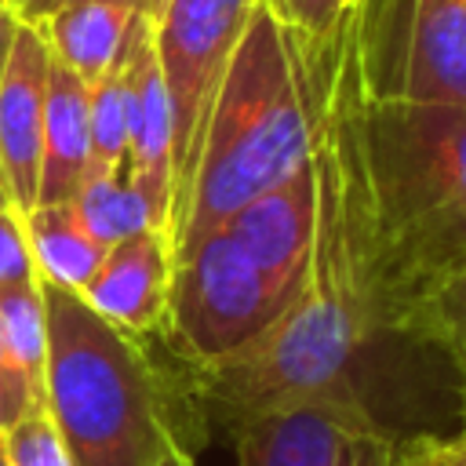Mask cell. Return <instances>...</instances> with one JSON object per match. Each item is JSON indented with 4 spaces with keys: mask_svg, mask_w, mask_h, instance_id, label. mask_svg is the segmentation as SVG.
Listing matches in <instances>:
<instances>
[{
    "mask_svg": "<svg viewBox=\"0 0 466 466\" xmlns=\"http://www.w3.org/2000/svg\"><path fill=\"white\" fill-rule=\"evenodd\" d=\"M299 44V40H295ZM313 106L317 226L295 302L233 357L193 368L204 400L233 422L313 397L350 379L375 339L371 218L360 153V69L346 22L324 44H299Z\"/></svg>",
    "mask_w": 466,
    "mask_h": 466,
    "instance_id": "6da1fadb",
    "label": "cell"
},
{
    "mask_svg": "<svg viewBox=\"0 0 466 466\" xmlns=\"http://www.w3.org/2000/svg\"><path fill=\"white\" fill-rule=\"evenodd\" d=\"M360 153L375 335H408L430 295L466 269V106L360 95Z\"/></svg>",
    "mask_w": 466,
    "mask_h": 466,
    "instance_id": "7a4b0ae2",
    "label": "cell"
},
{
    "mask_svg": "<svg viewBox=\"0 0 466 466\" xmlns=\"http://www.w3.org/2000/svg\"><path fill=\"white\" fill-rule=\"evenodd\" d=\"M313 157V106L299 44L269 0L251 15L215 91L175 222V262Z\"/></svg>",
    "mask_w": 466,
    "mask_h": 466,
    "instance_id": "3957f363",
    "label": "cell"
},
{
    "mask_svg": "<svg viewBox=\"0 0 466 466\" xmlns=\"http://www.w3.org/2000/svg\"><path fill=\"white\" fill-rule=\"evenodd\" d=\"M47 309L44 408L76 466H153L167 430L157 375L135 339L76 291L40 280Z\"/></svg>",
    "mask_w": 466,
    "mask_h": 466,
    "instance_id": "277c9868",
    "label": "cell"
},
{
    "mask_svg": "<svg viewBox=\"0 0 466 466\" xmlns=\"http://www.w3.org/2000/svg\"><path fill=\"white\" fill-rule=\"evenodd\" d=\"M364 98L466 106V0H350Z\"/></svg>",
    "mask_w": 466,
    "mask_h": 466,
    "instance_id": "5b68a950",
    "label": "cell"
},
{
    "mask_svg": "<svg viewBox=\"0 0 466 466\" xmlns=\"http://www.w3.org/2000/svg\"><path fill=\"white\" fill-rule=\"evenodd\" d=\"M291 302L295 291L266 277L229 229H215L175 262L164 324L193 368H208L255 342Z\"/></svg>",
    "mask_w": 466,
    "mask_h": 466,
    "instance_id": "8992f818",
    "label": "cell"
},
{
    "mask_svg": "<svg viewBox=\"0 0 466 466\" xmlns=\"http://www.w3.org/2000/svg\"><path fill=\"white\" fill-rule=\"evenodd\" d=\"M258 4L262 0H164L160 15L153 18V44H157L160 73L171 98V124H175L171 240H175V222L197 167L215 91Z\"/></svg>",
    "mask_w": 466,
    "mask_h": 466,
    "instance_id": "52a82bcc",
    "label": "cell"
},
{
    "mask_svg": "<svg viewBox=\"0 0 466 466\" xmlns=\"http://www.w3.org/2000/svg\"><path fill=\"white\" fill-rule=\"evenodd\" d=\"M397 451L353 379L237 422L240 466H397Z\"/></svg>",
    "mask_w": 466,
    "mask_h": 466,
    "instance_id": "ba28073f",
    "label": "cell"
},
{
    "mask_svg": "<svg viewBox=\"0 0 466 466\" xmlns=\"http://www.w3.org/2000/svg\"><path fill=\"white\" fill-rule=\"evenodd\" d=\"M124 76H127V178L142 193L153 229L171 240L175 211V124L171 98L160 73L153 18L135 15L124 40Z\"/></svg>",
    "mask_w": 466,
    "mask_h": 466,
    "instance_id": "9c48e42d",
    "label": "cell"
},
{
    "mask_svg": "<svg viewBox=\"0 0 466 466\" xmlns=\"http://www.w3.org/2000/svg\"><path fill=\"white\" fill-rule=\"evenodd\" d=\"M47 76H51V51L40 29L18 22L0 76V164L11 186L15 211L22 215L36 208Z\"/></svg>",
    "mask_w": 466,
    "mask_h": 466,
    "instance_id": "30bf717a",
    "label": "cell"
},
{
    "mask_svg": "<svg viewBox=\"0 0 466 466\" xmlns=\"http://www.w3.org/2000/svg\"><path fill=\"white\" fill-rule=\"evenodd\" d=\"M313 226H317V171L309 157V164H302L291 178H284L269 193L255 197L218 229H229L233 240L255 258V266L266 277H273L280 288L299 295L313 251Z\"/></svg>",
    "mask_w": 466,
    "mask_h": 466,
    "instance_id": "8fae6325",
    "label": "cell"
},
{
    "mask_svg": "<svg viewBox=\"0 0 466 466\" xmlns=\"http://www.w3.org/2000/svg\"><path fill=\"white\" fill-rule=\"evenodd\" d=\"M175 277L171 240L157 229H142L120 244H113L80 291V299L113 328L127 335H142L167 317Z\"/></svg>",
    "mask_w": 466,
    "mask_h": 466,
    "instance_id": "7c38bea8",
    "label": "cell"
},
{
    "mask_svg": "<svg viewBox=\"0 0 466 466\" xmlns=\"http://www.w3.org/2000/svg\"><path fill=\"white\" fill-rule=\"evenodd\" d=\"M91 164V120H87V84L51 58L47 106H44V149H40V186L36 204L76 200Z\"/></svg>",
    "mask_w": 466,
    "mask_h": 466,
    "instance_id": "4fadbf2b",
    "label": "cell"
},
{
    "mask_svg": "<svg viewBox=\"0 0 466 466\" xmlns=\"http://www.w3.org/2000/svg\"><path fill=\"white\" fill-rule=\"evenodd\" d=\"M135 15L131 4L116 0H66L36 29L55 62L73 69L84 84H95L120 58Z\"/></svg>",
    "mask_w": 466,
    "mask_h": 466,
    "instance_id": "5bb4252c",
    "label": "cell"
},
{
    "mask_svg": "<svg viewBox=\"0 0 466 466\" xmlns=\"http://www.w3.org/2000/svg\"><path fill=\"white\" fill-rule=\"evenodd\" d=\"M22 218H25V237H29V251H33L40 280L80 295L87 280L95 277V269L102 266L109 248L87 233L76 204L73 200L36 204Z\"/></svg>",
    "mask_w": 466,
    "mask_h": 466,
    "instance_id": "9a60e30c",
    "label": "cell"
},
{
    "mask_svg": "<svg viewBox=\"0 0 466 466\" xmlns=\"http://www.w3.org/2000/svg\"><path fill=\"white\" fill-rule=\"evenodd\" d=\"M73 204H76L87 233L106 248H113L142 229H153V215H149L142 193L131 186L127 171L87 175Z\"/></svg>",
    "mask_w": 466,
    "mask_h": 466,
    "instance_id": "2e32d148",
    "label": "cell"
},
{
    "mask_svg": "<svg viewBox=\"0 0 466 466\" xmlns=\"http://www.w3.org/2000/svg\"><path fill=\"white\" fill-rule=\"evenodd\" d=\"M0 335L33 386V393L44 400V368H47V309H44V291L40 277L29 284H18L11 291H0Z\"/></svg>",
    "mask_w": 466,
    "mask_h": 466,
    "instance_id": "e0dca14e",
    "label": "cell"
},
{
    "mask_svg": "<svg viewBox=\"0 0 466 466\" xmlns=\"http://www.w3.org/2000/svg\"><path fill=\"white\" fill-rule=\"evenodd\" d=\"M87 120H91V164L87 175L127 171V76L124 47L109 73L87 84Z\"/></svg>",
    "mask_w": 466,
    "mask_h": 466,
    "instance_id": "ac0fdd59",
    "label": "cell"
},
{
    "mask_svg": "<svg viewBox=\"0 0 466 466\" xmlns=\"http://www.w3.org/2000/svg\"><path fill=\"white\" fill-rule=\"evenodd\" d=\"M408 339L437 346L448 357L459 379V397H462V415H466V269L430 295V302L415 313Z\"/></svg>",
    "mask_w": 466,
    "mask_h": 466,
    "instance_id": "d6986e66",
    "label": "cell"
},
{
    "mask_svg": "<svg viewBox=\"0 0 466 466\" xmlns=\"http://www.w3.org/2000/svg\"><path fill=\"white\" fill-rule=\"evenodd\" d=\"M4 448L11 466H76L47 408L29 411L11 430H4Z\"/></svg>",
    "mask_w": 466,
    "mask_h": 466,
    "instance_id": "ffe728a7",
    "label": "cell"
},
{
    "mask_svg": "<svg viewBox=\"0 0 466 466\" xmlns=\"http://www.w3.org/2000/svg\"><path fill=\"white\" fill-rule=\"evenodd\" d=\"M36 262L25 237V218L15 208L0 211V291H11L18 284L36 280Z\"/></svg>",
    "mask_w": 466,
    "mask_h": 466,
    "instance_id": "44dd1931",
    "label": "cell"
},
{
    "mask_svg": "<svg viewBox=\"0 0 466 466\" xmlns=\"http://www.w3.org/2000/svg\"><path fill=\"white\" fill-rule=\"evenodd\" d=\"M36 408H44V400L33 393V386L18 371V364L11 360L7 346H4V335H0V433L11 430L18 419H25Z\"/></svg>",
    "mask_w": 466,
    "mask_h": 466,
    "instance_id": "7402d4cb",
    "label": "cell"
},
{
    "mask_svg": "<svg viewBox=\"0 0 466 466\" xmlns=\"http://www.w3.org/2000/svg\"><path fill=\"white\" fill-rule=\"evenodd\" d=\"M397 466H466L462 437H415L397 451Z\"/></svg>",
    "mask_w": 466,
    "mask_h": 466,
    "instance_id": "603a6c76",
    "label": "cell"
},
{
    "mask_svg": "<svg viewBox=\"0 0 466 466\" xmlns=\"http://www.w3.org/2000/svg\"><path fill=\"white\" fill-rule=\"evenodd\" d=\"M58 4H62V0H4V7H7L22 25H33V29H36Z\"/></svg>",
    "mask_w": 466,
    "mask_h": 466,
    "instance_id": "cb8c5ba5",
    "label": "cell"
},
{
    "mask_svg": "<svg viewBox=\"0 0 466 466\" xmlns=\"http://www.w3.org/2000/svg\"><path fill=\"white\" fill-rule=\"evenodd\" d=\"M15 29H18V18L7 7H0V76H4L7 55H11V44H15Z\"/></svg>",
    "mask_w": 466,
    "mask_h": 466,
    "instance_id": "d4e9b609",
    "label": "cell"
},
{
    "mask_svg": "<svg viewBox=\"0 0 466 466\" xmlns=\"http://www.w3.org/2000/svg\"><path fill=\"white\" fill-rule=\"evenodd\" d=\"M153 466H193V459H189V451L171 437V441L164 444V451H160V459H157Z\"/></svg>",
    "mask_w": 466,
    "mask_h": 466,
    "instance_id": "484cf974",
    "label": "cell"
},
{
    "mask_svg": "<svg viewBox=\"0 0 466 466\" xmlns=\"http://www.w3.org/2000/svg\"><path fill=\"white\" fill-rule=\"evenodd\" d=\"M4 208H15V200H11V186H7V175H4V164H0V211Z\"/></svg>",
    "mask_w": 466,
    "mask_h": 466,
    "instance_id": "4316f807",
    "label": "cell"
},
{
    "mask_svg": "<svg viewBox=\"0 0 466 466\" xmlns=\"http://www.w3.org/2000/svg\"><path fill=\"white\" fill-rule=\"evenodd\" d=\"M160 7H164V0H142V15H149V18H157Z\"/></svg>",
    "mask_w": 466,
    "mask_h": 466,
    "instance_id": "83f0119b",
    "label": "cell"
},
{
    "mask_svg": "<svg viewBox=\"0 0 466 466\" xmlns=\"http://www.w3.org/2000/svg\"><path fill=\"white\" fill-rule=\"evenodd\" d=\"M0 466H11V459H7V448H4V433H0Z\"/></svg>",
    "mask_w": 466,
    "mask_h": 466,
    "instance_id": "f1b7e54d",
    "label": "cell"
},
{
    "mask_svg": "<svg viewBox=\"0 0 466 466\" xmlns=\"http://www.w3.org/2000/svg\"><path fill=\"white\" fill-rule=\"evenodd\" d=\"M62 4H66V0H62ZM116 4H131V7L138 11V0H116Z\"/></svg>",
    "mask_w": 466,
    "mask_h": 466,
    "instance_id": "f546056e",
    "label": "cell"
},
{
    "mask_svg": "<svg viewBox=\"0 0 466 466\" xmlns=\"http://www.w3.org/2000/svg\"><path fill=\"white\" fill-rule=\"evenodd\" d=\"M459 437H462V441H466V426H462V433H459Z\"/></svg>",
    "mask_w": 466,
    "mask_h": 466,
    "instance_id": "4dcf8cb0",
    "label": "cell"
},
{
    "mask_svg": "<svg viewBox=\"0 0 466 466\" xmlns=\"http://www.w3.org/2000/svg\"><path fill=\"white\" fill-rule=\"evenodd\" d=\"M138 11H142V0H138Z\"/></svg>",
    "mask_w": 466,
    "mask_h": 466,
    "instance_id": "1f68e13d",
    "label": "cell"
},
{
    "mask_svg": "<svg viewBox=\"0 0 466 466\" xmlns=\"http://www.w3.org/2000/svg\"><path fill=\"white\" fill-rule=\"evenodd\" d=\"M0 7H4V0H0Z\"/></svg>",
    "mask_w": 466,
    "mask_h": 466,
    "instance_id": "d6a6232c",
    "label": "cell"
}]
</instances>
